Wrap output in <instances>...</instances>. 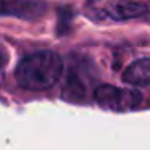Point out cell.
I'll return each instance as SVG.
<instances>
[{"mask_svg": "<svg viewBox=\"0 0 150 150\" xmlns=\"http://www.w3.org/2000/svg\"><path fill=\"white\" fill-rule=\"evenodd\" d=\"M63 73V62L60 55L50 50L34 52L20 62L16 66L18 84L26 91H45L57 84Z\"/></svg>", "mask_w": 150, "mask_h": 150, "instance_id": "cell-1", "label": "cell"}, {"mask_svg": "<svg viewBox=\"0 0 150 150\" xmlns=\"http://www.w3.org/2000/svg\"><path fill=\"white\" fill-rule=\"evenodd\" d=\"M94 98L102 108L111 111H131L142 105V94L136 89H123L116 86L103 84L94 92Z\"/></svg>", "mask_w": 150, "mask_h": 150, "instance_id": "cell-2", "label": "cell"}, {"mask_svg": "<svg viewBox=\"0 0 150 150\" xmlns=\"http://www.w3.org/2000/svg\"><path fill=\"white\" fill-rule=\"evenodd\" d=\"M149 5L136 0H110L98 8H92L91 16L95 20H110V21H127L136 18L147 16Z\"/></svg>", "mask_w": 150, "mask_h": 150, "instance_id": "cell-3", "label": "cell"}, {"mask_svg": "<svg viewBox=\"0 0 150 150\" xmlns=\"http://www.w3.org/2000/svg\"><path fill=\"white\" fill-rule=\"evenodd\" d=\"M47 13V4L42 0H0V16L34 21Z\"/></svg>", "mask_w": 150, "mask_h": 150, "instance_id": "cell-4", "label": "cell"}, {"mask_svg": "<svg viewBox=\"0 0 150 150\" xmlns=\"http://www.w3.org/2000/svg\"><path fill=\"white\" fill-rule=\"evenodd\" d=\"M123 81L136 87H150V58L132 62L123 73Z\"/></svg>", "mask_w": 150, "mask_h": 150, "instance_id": "cell-5", "label": "cell"}, {"mask_svg": "<svg viewBox=\"0 0 150 150\" xmlns=\"http://www.w3.org/2000/svg\"><path fill=\"white\" fill-rule=\"evenodd\" d=\"M84 95H86V89L82 86V82L78 79V76L69 74L68 79H66L65 87H63V98L71 100V102H78V100H82Z\"/></svg>", "mask_w": 150, "mask_h": 150, "instance_id": "cell-6", "label": "cell"}, {"mask_svg": "<svg viewBox=\"0 0 150 150\" xmlns=\"http://www.w3.org/2000/svg\"><path fill=\"white\" fill-rule=\"evenodd\" d=\"M74 16L71 8L65 7V8H60L58 11V34H66L71 28V20Z\"/></svg>", "mask_w": 150, "mask_h": 150, "instance_id": "cell-7", "label": "cell"}, {"mask_svg": "<svg viewBox=\"0 0 150 150\" xmlns=\"http://www.w3.org/2000/svg\"><path fill=\"white\" fill-rule=\"evenodd\" d=\"M4 66V55H2V52H0V68Z\"/></svg>", "mask_w": 150, "mask_h": 150, "instance_id": "cell-8", "label": "cell"}, {"mask_svg": "<svg viewBox=\"0 0 150 150\" xmlns=\"http://www.w3.org/2000/svg\"><path fill=\"white\" fill-rule=\"evenodd\" d=\"M145 18H149V20H150V5H149V11H147V16Z\"/></svg>", "mask_w": 150, "mask_h": 150, "instance_id": "cell-9", "label": "cell"}]
</instances>
